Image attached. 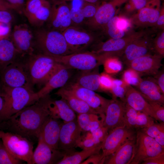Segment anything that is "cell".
Masks as SVG:
<instances>
[{"mask_svg": "<svg viewBox=\"0 0 164 164\" xmlns=\"http://www.w3.org/2000/svg\"><path fill=\"white\" fill-rule=\"evenodd\" d=\"M49 95L41 97L35 103L26 107L0 122V130L19 135L29 139L38 138L41 128L50 115Z\"/></svg>", "mask_w": 164, "mask_h": 164, "instance_id": "1", "label": "cell"}, {"mask_svg": "<svg viewBox=\"0 0 164 164\" xmlns=\"http://www.w3.org/2000/svg\"><path fill=\"white\" fill-rule=\"evenodd\" d=\"M22 62L33 87L44 86L62 66L53 56L40 53L24 57Z\"/></svg>", "mask_w": 164, "mask_h": 164, "instance_id": "2", "label": "cell"}, {"mask_svg": "<svg viewBox=\"0 0 164 164\" xmlns=\"http://www.w3.org/2000/svg\"><path fill=\"white\" fill-rule=\"evenodd\" d=\"M2 86L4 103L0 113V122L7 120L12 115L33 104L39 99L36 92L33 90L23 87H9L2 84Z\"/></svg>", "mask_w": 164, "mask_h": 164, "instance_id": "3", "label": "cell"}, {"mask_svg": "<svg viewBox=\"0 0 164 164\" xmlns=\"http://www.w3.org/2000/svg\"><path fill=\"white\" fill-rule=\"evenodd\" d=\"M36 50L38 53L53 57L73 53L60 31L47 29H39L34 33Z\"/></svg>", "mask_w": 164, "mask_h": 164, "instance_id": "4", "label": "cell"}, {"mask_svg": "<svg viewBox=\"0 0 164 164\" xmlns=\"http://www.w3.org/2000/svg\"><path fill=\"white\" fill-rule=\"evenodd\" d=\"M53 57L58 63L66 67L81 71L90 70L98 67L110 57L107 54H99L91 51Z\"/></svg>", "mask_w": 164, "mask_h": 164, "instance_id": "5", "label": "cell"}, {"mask_svg": "<svg viewBox=\"0 0 164 164\" xmlns=\"http://www.w3.org/2000/svg\"><path fill=\"white\" fill-rule=\"evenodd\" d=\"M62 33L73 53L85 51L88 47L100 41L103 36L82 26H69Z\"/></svg>", "mask_w": 164, "mask_h": 164, "instance_id": "6", "label": "cell"}, {"mask_svg": "<svg viewBox=\"0 0 164 164\" xmlns=\"http://www.w3.org/2000/svg\"><path fill=\"white\" fill-rule=\"evenodd\" d=\"M0 139L9 152L15 158L32 164L33 143L19 135L0 130Z\"/></svg>", "mask_w": 164, "mask_h": 164, "instance_id": "7", "label": "cell"}, {"mask_svg": "<svg viewBox=\"0 0 164 164\" xmlns=\"http://www.w3.org/2000/svg\"><path fill=\"white\" fill-rule=\"evenodd\" d=\"M128 0H111L102 2L91 18L85 20L82 27L102 34L107 24L115 15L119 8Z\"/></svg>", "mask_w": 164, "mask_h": 164, "instance_id": "8", "label": "cell"}, {"mask_svg": "<svg viewBox=\"0 0 164 164\" xmlns=\"http://www.w3.org/2000/svg\"><path fill=\"white\" fill-rule=\"evenodd\" d=\"M22 59L9 64L1 71L0 82L2 85L9 87H23L33 90V87L23 63Z\"/></svg>", "mask_w": 164, "mask_h": 164, "instance_id": "9", "label": "cell"}, {"mask_svg": "<svg viewBox=\"0 0 164 164\" xmlns=\"http://www.w3.org/2000/svg\"><path fill=\"white\" fill-rule=\"evenodd\" d=\"M147 30L143 29L138 31H133L121 38H110L104 42L100 41L92 46L93 48L91 51L119 58L128 45L136 38L144 34Z\"/></svg>", "mask_w": 164, "mask_h": 164, "instance_id": "10", "label": "cell"}, {"mask_svg": "<svg viewBox=\"0 0 164 164\" xmlns=\"http://www.w3.org/2000/svg\"><path fill=\"white\" fill-rule=\"evenodd\" d=\"M155 29L147 30L143 35L131 42L125 48L120 58L127 65L138 58L152 54L153 52L152 42Z\"/></svg>", "mask_w": 164, "mask_h": 164, "instance_id": "11", "label": "cell"}, {"mask_svg": "<svg viewBox=\"0 0 164 164\" xmlns=\"http://www.w3.org/2000/svg\"><path fill=\"white\" fill-rule=\"evenodd\" d=\"M164 152V148L142 130L137 132L134 153L130 164H139L145 159Z\"/></svg>", "mask_w": 164, "mask_h": 164, "instance_id": "12", "label": "cell"}, {"mask_svg": "<svg viewBox=\"0 0 164 164\" xmlns=\"http://www.w3.org/2000/svg\"><path fill=\"white\" fill-rule=\"evenodd\" d=\"M9 37L16 49L22 57L35 53L34 34L27 25L22 24L15 25Z\"/></svg>", "mask_w": 164, "mask_h": 164, "instance_id": "13", "label": "cell"}, {"mask_svg": "<svg viewBox=\"0 0 164 164\" xmlns=\"http://www.w3.org/2000/svg\"><path fill=\"white\" fill-rule=\"evenodd\" d=\"M135 133L132 129L125 126L118 127L109 131L101 143V154L104 161L122 144L135 138Z\"/></svg>", "mask_w": 164, "mask_h": 164, "instance_id": "14", "label": "cell"}, {"mask_svg": "<svg viewBox=\"0 0 164 164\" xmlns=\"http://www.w3.org/2000/svg\"><path fill=\"white\" fill-rule=\"evenodd\" d=\"M51 5L47 0H28L23 13L33 26L40 27L47 21Z\"/></svg>", "mask_w": 164, "mask_h": 164, "instance_id": "15", "label": "cell"}, {"mask_svg": "<svg viewBox=\"0 0 164 164\" xmlns=\"http://www.w3.org/2000/svg\"><path fill=\"white\" fill-rule=\"evenodd\" d=\"M70 7L65 0L55 2L46 23L48 28L63 32L71 26Z\"/></svg>", "mask_w": 164, "mask_h": 164, "instance_id": "16", "label": "cell"}, {"mask_svg": "<svg viewBox=\"0 0 164 164\" xmlns=\"http://www.w3.org/2000/svg\"><path fill=\"white\" fill-rule=\"evenodd\" d=\"M65 87L97 113L104 114L111 100L107 99L95 91L79 86L73 82Z\"/></svg>", "mask_w": 164, "mask_h": 164, "instance_id": "17", "label": "cell"}, {"mask_svg": "<svg viewBox=\"0 0 164 164\" xmlns=\"http://www.w3.org/2000/svg\"><path fill=\"white\" fill-rule=\"evenodd\" d=\"M82 130L76 118L61 124L58 149L66 153L73 151L81 136Z\"/></svg>", "mask_w": 164, "mask_h": 164, "instance_id": "18", "label": "cell"}, {"mask_svg": "<svg viewBox=\"0 0 164 164\" xmlns=\"http://www.w3.org/2000/svg\"><path fill=\"white\" fill-rule=\"evenodd\" d=\"M163 57L154 53L142 56L130 62L127 66L136 72L141 77L154 76L158 72L162 65Z\"/></svg>", "mask_w": 164, "mask_h": 164, "instance_id": "19", "label": "cell"}, {"mask_svg": "<svg viewBox=\"0 0 164 164\" xmlns=\"http://www.w3.org/2000/svg\"><path fill=\"white\" fill-rule=\"evenodd\" d=\"M32 158V164H57L66 153L64 151L53 149L46 143L40 137Z\"/></svg>", "mask_w": 164, "mask_h": 164, "instance_id": "20", "label": "cell"}, {"mask_svg": "<svg viewBox=\"0 0 164 164\" xmlns=\"http://www.w3.org/2000/svg\"><path fill=\"white\" fill-rule=\"evenodd\" d=\"M125 102L118 99L111 100L106 109L103 124L108 132L118 127L124 126Z\"/></svg>", "mask_w": 164, "mask_h": 164, "instance_id": "21", "label": "cell"}, {"mask_svg": "<svg viewBox=\"0 0 164 164\" xmlns=\"http://www.w3.org/2000/svg\"><path fill=\"white\" fill-rule=\"evenodd\" d=\"M155 123L154 119L145 113L137 111L125 103L123 125L127 128L142 129Z\"/></svg>", "mask_w": 164, "mask_h": 164, "instance_id": "22", "label": "cell"}, {"mask_svg": "<svg viewBox=\"0 0 164 164\" xmlns=\"http://www.w3.org/2000/svg\"><path fill=\"white\" fill-rule=\"evenodd\" d=\"M160 9L144 7L129 17L132 26L144 29L155 28L160 14Z\"/></svg>", "mask_w": 164, "mask_h": 164, "instance_id": "23", "label": "cell"}, {"mask_svg": "<svg viewBox=\"0 0 164 164\" xmlns=\"http://www.w3.org/2000/svg\"><path fill=\"white\" fill-rule=\"evenodd\" d=\"M72 70L62 65L58 71L43 87L36 92L38 98L49 95L50 93L54 89L65 86L72 76Z\"/></svg>", "mask_w": 164, "mask_h": 164, "instance_id": "24", "label": "cell"}, {"mask_svg": "<svg viewBox=\"0 0 164 164\" xmlns=\"http://www.w3.org/2000/svg\"><path fill=\"white\" fill-rule=\"evenodd\" d=\"M57 119L49 116L41 128L39 137L51 148L59 149L58 143L61 124Z\"/></svg>", "mask_w": 164, "mask_h": 164, "instance_id": "25", "label": "cell"}, {"mask_svg": "<svg viewBox=\"0 0 164 164\" xmlns=\"http://www.w3.org/2000/svg\"><path fill=\"white\" fill-rule=\"evenodd\" d=\"M125 102L135 110L142 112L157 120L150 105L141 93L132 86L128 85Z\"/></svg>", "mask_w": 164, "mask_h": 164, "instance_id": "26", "label": "cell"}, {"mask_svg": "<svg viewBox=\"0 0 164 164\" xmlns=\"http://www.w3.org/2000/svg\"><path fill=\"white\" fill-rule=\"evenodd\" d=\"M135 138L128 141L119 147L107 158L104 163L130 164L134 153Z\"/></svg>", "mask_w": 164, "mask_h": 164, "instance_id": "27", "label": "cell"}, {"mask_svg": "<svg viewBox=\"0 0 164 164\" xmlns=\"http://www.w3.org/2000/svg\"><path fill=\"white\" fill-rule=\"evenodd\" d=\"M65 101L78 114L93 113L100 114L91 108L85 102L75 95L65 86L60 88L55 94Z\"/></svg>", "mask_w": 164, "mask_h": 164, "instance_id": "28", "label": "cell"}, {"mask_svg": "<svg viewBox=\"0 0 164 164\" xmlns=\"http://www.w3.org/2000/svg\"><path fill=\"white\" fill-rule=\"evenodd\" d=\"M23 57L10 38L0 39V68L1 71L9 64Z\"/></svg>", "mask_w": 164, "mask_h": 164, "instance_id": "29", "label": "cell"}, {"mask_svg": "<svg viewBox=\"0 0 164 164\" xmlns=\"http://www.w3.org/2000/svg\"><path fill=\"white\" fill-rule=\"evenodd\" d=\"M136 87L145 98L164 104V94L161 92L154 78H142Z\"/></svg>", "mask_w": 164, "mask_h": 164, "instance_id": "30", "label": "cell"}, {"mask_svg": "<svg viewBox=\"0 0 164 164\" xmlns=\"http://www.w3.org/2000/svg\"><path fill=\"white\" fill-rule=\"evenodd\" d=\"M49 108L51 117L62 119L64 122L70 121L76 118L75 111L62 99L56 100L51 99Z\"/></svg>", "mask_w": 164, "mask_h": 164, "instance_id": "31", "label": "cell"}, {"mask_svg": "<svg viewBox=\"0 0 164 164\" xmlns=\"http://www.w3.org/2000/svg\"><path fill=\"white\" fill-rule=\"evenodd\" d=\"M100 75L99 67L90 70L81 71L73 83L95 91H102L100 85Z\"/></svg>", "mask_w": 164, "mask_h": 164, "instance_id": "32", "label": "cell"}, {"mask_svg": "<svg viewBox=\"0 0 164 164\" xmlns=\"http://www.w3.org/2000/svg\"><path fill=\"white\" fill-rule=\"evenodd\" d=\"M105 114L93 113L79 114L77 118L82 131L91 132L103 126Z\"/></svg>", "mask_w": 164, "mask_h": 164, "instance_id": "33", "label": "cell"}, {"mask_svg": "<svg viewBox=\"0 0 164 164\" xmlns=\"http://www.w3.org/2000/svg\"><path fill=\"white\" fill-rule=\"evenodd\" d=\"M101 144L95 147L83 149L80 152L73 151L66 153L63 158L57 164H79L93 154L99 153Z\"/></svg>", "mask_w": 164, "mask_h": 164, "instance_id": "34", "label": "cell"}, {"mask_svg": "<svg viewBox=\"0 0 164 164\" xmlns=\"http://www.w3.org/2000/svg\"><path fill=\"white\" fill-rule=\"evenodd\" d=\"M147 135L154 139L164 148V124L154 123L150 126L141 129Z\"/></svg>", "mask_w": 164, "mask_h": 164, "instance_id": "35", "label": "cell"}, {"mask_svg": "<svg viewBox=\"0 0 164 164\" xmlns=\"http://www.w3.org/2000/svg\"><path fill=\"white\" fill-rule=\"evenodd\" d=\"M119 16L116 15L108 22L102 32L103 35H106L109 39H118L123 37L127 34L119 27Z\"/></svg>", "mask_w": 164, "mask_h": 164, "instance_id": "36", "label": "cell"}, {"mask_svg": "<svg viewBox=\"0 0 164 164\" xmlns=\"http://www.w3.org/2000/svg\"><path fill=\"white\" fill-rule=\"evenodd\" d=\"M128 85L122 80L113 79L112 86L110 91L112 94L113 99L118 98L125 102V95Z\"/></svg>", "mask_w": 164, "mask_h": 164, "instance_id": "37", "label": "cell"}, {"mask_svg": "<svg viewBox=\"0 0 164 164\" xmlns=\"http://www.w3.org/2000/svg\"><path fill=\"white\" fill-rule=\"evenodd\" d=\"M103 64L106 73L108 74L117 73L122 69L121 62L117 57L108 58L105 60Z\"/></svg>", "mask_w": 164, "mask_h": 164, "instance_id": "38", "label": "cell"}, {"mask_svg": "<svg viewBox=\"0 0 164 164\" xmlns=\"http://www.w3.org/2000/svg\"><path fill=\"white\" fill-rule=\"evenodd\" d=\"M85 133L81 135L77 147L83 149H87L96 147L101 143H98L94 139L90 131L84 132Z\"/></svg>", "mask_w": 164, "mask_h": 164, "instance_id": "39", "label": "cell"}, {"mask_svg": "<svg viewBox=\"0 0 164 164\" xmlns=\"http://www.w3.org/2000/svg\"><path fill=\"white\" fill-rule=\"evenodd\" d=\"M153 38L152 42L154 53L164 56V29L159 30Z\"/></svg>", "mask_w": 164, "mask_h": 164, "instance_id": "40", "label": "cell"}, {"mask_svg": "<svg viewBox=\"0 0 164 164\" xmlns=\"http://www.w3.org/2000/svg\"><path fill=\"white\" fill-rule=\"evenodd\" d=\"M22 162L9 152L0 140V164H19Z\"/></svg>", "mask_w": 164, "mask_h": 164, "instance_id": "41", "label": "cell"}, {"mask_svg": "<svg viewBox=\"0 0 164 164\" xmlns=\"http://www.w3.org/2000/svg\"><path fill=\"white\" fill-rule=\"evenodd\" d=\"M141 77L135 70L128 68L125 70L122 76V80L127 85L136 86L141 80Z\"/></svg>", "mask_w": 164, "mask_h": 164, "instance_id": "42", "label": "cell"}, {"mask_svg": "<svg viewBox=\"0 0 164 164\" xmlns=\"http://www.w3.org/2000/svg\"><path fill=\"white\" fill-rule=\"evenodd\" d=\"M134 6L136 11L144 7H148L160 9V0H129Z\"/></svg>", "mask_w": 164, "mask_h": 164, "instance_id": "43", "label": "cell"}, {"mask_svg": "<svg viewBox=\"0 0 164 164\" xmlns=\"http://www.w3.org/2000/svg\"><path fill=\"white\" fill-rule=\"evenodd\" d=\"M70 14L71 26H82L85 19L80 7H72L70 8Z\"/></svg>", "mask_w": 164, "mask_h": 164, "instance_id": "44", "label": "cell"}, {"mask_svg": "<svg viewBox=\"0 0 164 164\" xmlns=\"http://www.w3.org/2000/svg\"><path fill=\"white\" fill-rule=\"evenodd\" d=\"M100 4H93L85 2L80 7L85 20L92 17L95 14Z\"/></svg>", "mask_w": 164, "mask_h": 164, "instance_id": "45", "label": "cell"}, {"mask_svg": "<svg viewBox=\"0 0 164 164\" xmlns=\"http://www.w3.org/2000/svg\"><path fill=\"white\" fill-rule=\"evenodd\" d=\"M145 99L151 106L157 120L164 122V104Z\"/></svg>", "mask_w": 164, "mask_h": 164, "instance_id": "46", "label": "cell"}, {"mask_svg": "<svg viewBox=\"0 0 164 164\" xmlns=\"http://www.w3.org/2000/svg\"><path fill=\"white\" fill-rule=\"evenodd\" d=\"M113 80V78L106 73L100 74L99 82L101 91L110 92L112 86Z\"/></svg>", "mask_w": 164, "mask_h": 164, "instance_id": "47", "label": "cell"}, {"mask_svg": "<svg viewBox=\"0 0 164 164\" xmlns=\"http://www.w3.org/2000/svg\"><path fill=\"white\" fill-rule=\"evenodd\" d=\"M95 140L101 143L103 141L108 133L107 129L102 126L90 132Z\"/></svg>", "mask_w": 164, "mask_h": 164, "instance_id": "48", "label": "cell"}, {"mask_svg": "<svg viewBox=\"0 0 164 164\" xmlns=\"http://www.w3.org/2000/svg\"><path fill=\"white\" fill-rule=\"evenodd\" d=\"M11 10L0 11V23L11 25L14 17Z\"/></svg>", "mask_w": 164, "mask_h": 164, "instance_id": "49", "label": "cell"}, {"mask_svg": "<svg viewBox=\"0 0 164 164\" xmlns=\"http://www.w3.org/2000/svg\"><path fill=\"white\" fill-rule=\"evenodd\" d=\"M142 164H164V152L160 154L145 159Z\"/></svg>", "mask_w": 164, "mask_h": 164, "instance_id": "50", "label": "cell"}, {"mask_svg": "<svg viewBox=\"0 0 164 164\" xmlns=\"http://www.w3.org/2000/svg\"><path fill=\"white\" fill-rule=\"evenodd\" d=\"M87 159L83 161L81 164H104V160L101 156V153H96L91 155Z\"/></svg>", "mask_w": 164, "mask_h": 164, "instance_id": "51", "label": "cell"}, {"mask_svg": "<svg viewBox=\"0 0 164 164\" xmlns=\"http://www.w3.org/2000/svg\"><path fill=\"white\" fill-rule=\"evenodd\" d=\"M154 78L161 92L164 94V72L163 70L159 71L154 76Z\"/></svg>", "mask_w": 164, "mask_h": 164, "instance_id": "52", "label": "cell"}, {"mask_svg": "<svg viewBox=\"0 0 164 164\" xmlns=\"http://www.w3.org/2000/svg\"><path fill=\"white\" fill-rule=\"evenodd\" d=\"M155 28L158 30L164 29V7L161 8L160 14L156 22Z\"/></svg>", "mask_w": 164, "mask_h": 164, "instance_id": "53", "label": "cell"}, {"mask_svg": "<svg viewBox=\"0 0 164 164\" xmlns=\"http://www.w3.org/2000/svg\"><path fill=\"white\" fill-rule=\"evenodd\" d=\"M125 3L126 4L124 8V13H125V15H123L125 16V15H131V16L135 14L134 12L136 11L135 8L132 3L129 0H128Z\"/></svg>", "mask_w": 164, "mask_h": 164, "instance_id": "54", "label": "cell"}, {"mask_svg": "<svg viewBox=\"0 0 164 164\" xmlns=\"http://www.w3.org/2000/svg\"><path fill=\"white\" fill-rule=\"evenodd\" d=\"M12 10H15L13 5L4 0H0V11Z\"/></svg>", "mask_w": 164, "mask_h": 164, "instance_id": "55", "label": "cell"}, {"mask_svg": "<svg viewBox=\"0 0 164 164\" xmlns=\"http://www.w3.org/2000/svg\"><path fill=\"white\" fill-rule=\"evenodd\" d=\"M15 1L17 5V12L20 14L23 13L26 4V0H15Z\"/></svg>", "mask_w": 164, "mask_h": 164, "instance_id": "56", "label": "cell"}, {"mask_svg": "<svg viewBox=\"0 0 164 164\" xmlns=\"http://www.w3.org/2000/svg\"><path fill=\"white\" fill-rule=\"evenodd\" d=\"M4 103V100L2 95V86L0 82V113L3 109Z\"/></svg>", "mask_w": 164, "mask_h": 164, "instance_id": "57", "label": "cell"}, {"mask_svg": "<svg viewBox=\"0 0 164 164\" xmlns=\"http://www.w3.org/2000/svg\"><path fill=\"white\" fill-rule=\"evenodd\" d=\"M9 3L15 8V10L17 11V5L15 0H4Z\"/></svg>", "mask_w": 164, "mask_h": 164, "instance_id": "58", "label": "cell"}, {"mask_svg": "<svg viewBox=\"0 0 164 164\" xmlns=\"http://www.w3.org/2000/svg\"><path fill=\"white\" fill-rule=\"evenodd\" d=\"M85 2L93 3V4H100L101 2H102V0H83Z\"/></svg>", "mask_w": 164, "mask_h": 164, "instance_id": "59", "label": "cell"}, {"mask_svg": "<svg viewBox=\"0 0 164 164\" xmlns=\"http://www.w3.org/2000/svg\"><path fill=\"white\" fill-rule=\"evenodd\" d=\"M110 0H102V2H104L108 1H110Z\"/></svg>", "mask_w": 164, "mask_h": 164, "instance_id": "60", "label": "cell"}, {"mask_svg": "<svg viewBox=\"0 0 164 164\" xmlns=\"http://www.w3.org/2000/svg\"><path fill=\"white\" fill-rule=\"evenodd\" d=\"M1 72V69H0V73Z\"/></svg>", "mask_w": 164, "mask_h": 164, "instance_id": "61", "label": "cell"}, {"mask_svg": "<svg viewBox=\"0 0 164 164\" xmlns=\"http://www.w3.org/2000/svg\"><path fill=\"white\" fill-rule=\"evenodd\" d=\"M27 0H26V1H27Z\"/></svg>", "mask_w": 164, "mask_h": 164, "instance_id": "62", "label": "cell"}, {"mask_svg": "<svg viewBox=\"0 0 164 164\" xmlns=\"http://www.w3.org/2000/svg\"></svg>", "mask_w": 164, "mask_h": 164, "instance_id": "63", "label": "cell"}]
</instances>
